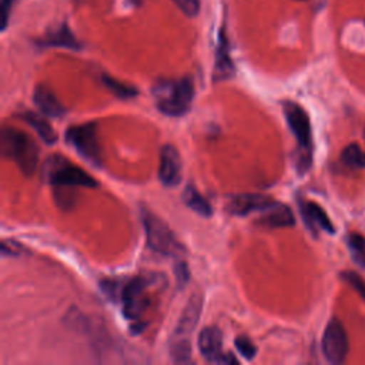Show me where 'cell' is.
Here are the masks:
<instances>
[{"label":"cell","mask_w":365,"mask_h":365,"mask_svg":"<svg viewBox=\"0 0 365 365\" xmlns=\"http://www.w3.org/2000/svg\"><path fill=\"white\" fill-rule=\"evenodd\" d=\"M153 97L155 107L168 117L185 115L194 100V83L191 77L174 80H158L153 86Z\"/></svg>","instance_id":"obj_1"},{"label":"cell","mask_w":365,"mask_h":365,"mask_svg":"<svg viewBox=\"0 0 365 365\" xmlns=\"http://www.w3.org/2000/svg\"><path fill=\"white\" fill-rule=\"evenodd\" d=\"M202 308V298L192 295L185 304L170 341V358L174 364H190L192 361L191 335L195 329Z\"/></svg>","instance_id":"obj_2"},{"label":"cell","mask_w":365,"mask_h":365,"mask_svg":"<svg viewBox=\"0 0 365 365\" xmlns=\"http://www.w3.org/2000/svg\"><path fill=\"white\" fill-rule=\"evenodd\" d=\"M1 157L14 161L24 175H31L38 164V148L34 140L13 127H3L0 131Z\"/></svg>","instance_id":"obj_3"},{"label":"cell","mask_w":365,"mask_h":365,"mask_svg":"<svg viewBox=\"0 0 365 365\" xmlns=\"http://www.w3.org/2000/svg\"><path fill=\"white\" fill-rule=\"evenodd\" d=\"M282 110L287 124L298 144L295 167L299 174H304L309 170L312 163V130L309 115L298 103L294 101L284 103Z\"/></svg>","instance_id":"obj_4"},{"label":"cell","mask_w":365,"mask_h":365,"mask_svg":"<svg viewBox=\"0 0 365 365\" xmlns=\"http://www.w3.org/2000/svg\"><path fill=\"white\" fill-rule=\"evenodd\" d=\"M151 281L144 275H134L127 278L118 292V299L121 302L123 315L131 324V328L140 332L144 327L143 317L150 307L148 298V287Z\"/></svg>","instance_id":"obj_5"},{"label":"cell","mask_w":365,"mask_h":365,"mask_svg":"<svg viewBox=\"0 0 365 365\" xmlns=\"http://www.w3.org/2000/svg\"><path fill=\"white\" fill-rule=\"evenodd\" d=\"M41 177L47 184L57 187H87L94 188L98 185L97 180L86 173L83 168L67 160L60 154L50 155L41 171Z\"/></svg>","instance_id":"obj_6"},{"label":"cell","mask_w":365,"mask_h":365,"mask_svg":"<svg viewBox=\"0 0 365 365\" xmlns=\"http://www.w3.org/2000/svg\"><path fill=\"white\" fill-rule=\"evenodd\" d=\"M141 221L145 231L147 245L151 251L171 258L182 257V254L185 252L184 245L175 237L173 230L160 217L143 208Z\"/></svg>","instance_id":"obj_7"},{"label":"cell","mask_w":365,"mask_h":365,"mask_svg":"<svg viewBox=\"0 0 365 365\" xmlns=\"http://www.w3.org/2000/svg\"><path fill=\"white\" fill-rule=\"evenodd\" d=\"M66 141L73 145L84 160L94 165H101V147L94 123L71 125L66 131Z\"/></svg>","instance_id":"obj_8"},{"label":"cell","mask_w":365,"mask_h":365,"mask_svg":"<svg viewBox=\"0 0 365 365\" xmlns=\"http://www.w3.org/2000/svg\"><path fill=\"white\" fill-rule=\"evenodd\" d=\"M321 348L329 364L338 365L345 362L348 355V336L342 322L338 318L329 319L324 329Z\"/></svg>","instance_id":"obj_9"},{"label":"cell","mask_w":365,"mask_h":365,"mask_svg":"<svg viewBox=\"0 0 365 365\" xmlns=\"http://www.w3.org/2000/svg\"><path fill=\"white\" fill-rule=\"evenodd\" d=\"M197 345L200 354L208 362L238 364L234 354L222 351V332L217 327H205L198 335Z\"/></svg>","instance_id":"obj_10"},{"label":"cell","mask_w":365,"mask_h":365,"mask_svg":"<svg viewBox=\"0 0 365 365\" xmlns=\"http://www.w3.org/2000/svg\"><path fill=\"white\" fill-rule=\"evenodd\" d=\"M181 157L177 148L171 144L163 145L160 151L158 178L165 187H177L181 182Z\"/></svg>","instance_id":"obj_11"},{"label":"cell","mask_w":365,"mask_h":365,"mask_svg":"<svg viewBox=\"0 0 365 365\" xmlns=\"http://www.w3.org/2000/svg\"><path fill=\"white\" fill-rule=\"evenodd\" d=\"M274 198L264 194H237L227 202V211L232 215L245 217L252 212H262Z\"/></svg>","instance_id":"obj_12"},{"label":"cell","mask_w":365,"mask_h":365,"mask_svg":"<svg viewBox=\"0 0 365 365\" xmlns=\"http://www.w3.org/2000/svg\"><path fill=\"white\" fill-rule=\"evenodd\" d=\"M299 212H301L304 224L314 234L317 231H325L328 234L335 232L334 224L331 222L325 210L321 205H318L317 202L308 201V200H299Z\"/></svg>","instance_id":"obj_13"},{"label":"cell","mask_w":365,"mask_h":365,"mask_svg":"<svg viewBox=\"0 0 365 365\" xmlns=\"http://www.w3.org/2000/svg\"><path fill=\"white\" fill-rule=\"evenodd\" d=\"M257 224L265 228H285L295 224V217L291 208L279 201H272L257 220Z\"/></svg>","instance_id":"obj_14"},{"label":"cell","mask_w":365,"mask_h":365,"mask_svg":"<svg viewBox=\"0 0 365 365\" xmlns=\"http://www.w3.org/2000/svg\"><path fill=\"white\" fill-rule=\"evenodd\" d=\"M34 104L40 110V113L46 117H63L66 113V108L63 104L57 100L54 93L46 87V86H37L33 94Z\"/></svg>","instance_id":"obj_15"},{"label":"cell","mask_w":365,"mask_h":365,"mask_svg":"<svg viewBox=\"0 0 365 365\" xmlns=\"http://www.w3.org/2000/svg\"><path fill=\"white\" fill-rule=\"evenodd\" d=\"M182 201L184 204L197 212L201 217H211L212 215V207L210 201L195 188L192 184H187L182 191Z\"/></svg>","instance_id":"obj_16"},{"label":"cell","mask_w":365,"mask_h":365,"mask_svg":"<svg viewBox=\"0 0 365 365\" xmlns=\"http://www.w3.org/2000/svg\"><path fill=\"white\" fill-rule=\"evenodd\" d=\"M21 118L37 133V135L46 143V144H54L57 140V134L50 125V123L40 114L33 111H26Z\"/></svg>","instance_id":"obj_17"},{"label":"cell","mask_w":365,"mask_h":365,"mask_svg":"<svg viewBox=\"0 0 365 365\" xmlns=\"http://www.w3.org/2000/svg\"><path fill=\"white\" fill-rule=\"evenodd\" d=\"M234 74V64L230 57L228 43L224 36H220V44L217 48V58H215V80H227Z\"/></svg>","instance_id":"obj_18"},{"label":"cell","mask_w":365,"mask_h":365,"mask_svg":"<svg viewBox=\"0 0 365 365\" xmlns=\"http://www.w3.org/2000/svg\"><path fill=\"white\" fill-rule=\"evenodd\" d=\"M40 43L41 46H47V47H64L71 50H78L81 47L67 26H61L60 29L54 30Z\"/></svg>","instance_id":"obj_19"},{"label":"cell","mask_w":365,"mask_h":365,"mask_svg":"<svg viewBox=\"0 0 365 365\" xmlns=\"http://www.w3.org/2000/svg\"><path fill=\"white\" fill-rule=\"evenodd\" d=\"M341 161L349 168H365V151L355 143L348 144L341 153Z\"/></svg>","instance_id":"obj_20"},{"label":"cell","mask_w":365,"mask_h":365,"mask_svg":"<svg viewBox=\"0 0 365 365\" xmlns=\"http://www.w3.org/2000/svg\"><path fill=\"white\" fill-rule=\"evenodd\" d=\"M101 78H103L104 86H106L114 96H117L118 98H131V97H134V96L138 94V90H137L135 87H133V86H130V84H125V83H123V81H120V80H117V78H113V77H110V76H107V74H104Z\"/></svg>","instance_id":"obj_21"},{"label":"cell","mask_w":365,"mask_h":365,"mask_svg":"<svg viewBox=\"0 0 365 365\" xmlns=\"http://www.w3.org/2000/svg\"><path fill=\"white\" fill-rule=\"evenodd\" d=\"M346 244L355 262L361 267H365V237L358 232H349Z\"/></svg>","instance_id":"obj_22"},{"label":"cell","mask_w":365,"mask_h":365,"mask_svg":"<svg viewBox=\"0 0 365 365\" xmlns=\"http://www.w3.org/2000/svg\"><path fill=\"white\" fill-rule=\"evenodd\" d=\"M234 345L237 348V351L240 352L241 356H244L245 359H252L257 354V346L247 336V335H238L234 339Z\"/></svg>","instance_id":"obj_23"},{"label":"cell","mask_w":365,"mask_h":365,"mask_svg":"<svg viewBox=\"0 0 365 365\" xmlns=\"http://www.w3.org/2000/svg\"><path fill=\"white\" fill-rule=\"evenodd\" d=\"M342 278L359 294V297L365 301V281L355 272H344Z\"/></svg>","instance_id":"obj_24"},{"label":"cell","mask_w":365,"mask_h":365,"mask_svg":"<svg viewBox=\"0 0 365 365\" xmlns=\"http://www.w3.org/2000/svg\"><path fill=\"white\" fill-rule=\"evenodd\" d=\"M173 3L188 17H195L200 11V0H173Z\"/></svg>","instance_id":"obj_25"},{"label":"cell","mask_w":365,"mask_h":365,"mask_svg":"<svg viewBox=\"0 0 365 365\" xmlns=\"http://www.w3.org/2000/svg\"><path fill=\"white\" fill-rule=\"evenodd\" d=\"M174 274H175L177 284H178L180 287L184 285V284L188 281L190 272H188V268H187L185 261H177V264L174 265Z\"/></svg>","instance_id":"obj_26"},{"label":"cell","mask_w":365,"mask_h":365,"mask_svg":"<svg viewBox=\"0 0 365 365\" xmlns=\"http://www.w3.org/2000/svg\"><path fill=\"white\" fill-rule=\"evenodd\" d=\"M16 0H1V19H3V24H1V29L4 30L6 26H7V21H9V16H10V10L13 7Z\"/></svg>","instance_id":"obj_27"},{"label":"cell","mask_w":365,"mask_h":365,"mask_svg":"<svg viewBox=\"0 0 365 365\" xmlns=\"http://www.w3.org/2000/svg\"><path fill=\"white\" fill-rule=\"evenodd\" d=\"M364 137H365V134H364Z\"/></svg>","instance_id":"obj_28"}]
</instances>
